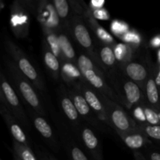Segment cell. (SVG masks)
<instances>
[{"label":"cell","instance_id":"4fadbf2b","mask_svg":"<svg viewBox=\"0 0 160 160\" xmlns=\"http://www.w3.org/2000/svg\"><path fill=\"white\" fill-rule=\"evenodd\" d=\"M28 115L32 120L33 126L36 129V131L41 134L42 138L45 139L48 145L55 151L58 150V142L57 139L55 137L53 133L52 128L50 126L47 120L42 116L38 115L34 111H28Z\"/></svg>","mask_w":160,"mask_h":160},{"label":"cell","instance_id":"60d3db41","mask_svg":"<svg viewBox=\"0 0 160 160\" xmlns=\"http://www.w3.org/2000/svg\"><path fill=\"white\" fill-rule=\"evenodd\" d=\"M158 112V115H159V120H160V111H159V112Z\"/></svg>","mask_w":160,"mask_h":160},{"label":"cell","instance_id":"f546056e","mask_svg":"<svg viewBox=\"0 0 160 160\" xmlns=\"http://www.w3.org/2000/svg\"><path fill=\"white\" fill-rule=\"evenodd\" d=\"M130 112H131L130 113H131V117H133V119L138 123H147L145 112H144L143 109H142V105L134 106V108L131 109V110Z\"/></svg>","mask_w":160,"mask_h":160},{"label":"cell","instance_id":"ba28073f","mask_svg":"<svg viewBox=\"0 0 160 160\" xmlns=\"http://www.w3.org/2000/svg\"><path fill=\"white\" fill-rule=\"evenodd\" d=\"M68 94L71 98L80 117L83 118V120L88 123L92 126H95L98 129H102L103 127L101 125V123H102L98 120L95 112L91 109L88 103L87 102L81 92L78 90V88L75 86L70 87L68 89Z\"/></svg>","mask_w":160,"mask_h":160},{"label":"cell","instance_id":"8992f818","mask_svg":"<svg viewBox=\"0 0 160 160\" xmlns=\"http://www.w3.org/2000/svg\"><path fill=\"white\" fill-rule=\"evenodd\" d=\"M85 22L84 17L78 15H72L68 28L70 29L74 40L86 52V54L92 58L95 62L98 63L96 49L95 48L93 40Z\"/></svg>","mask_w":160,"mask_h":160},{"label":"cell","instance_id":"ffe728a7","mask_svg":"<svg viewBox=\"0 0 160 160\" xmlns=\"http://www.w3.org/2000/svg\"><path fill=\"white\" fill-rule=\"evenodd\" d=\"M61 67V77L68 87H72L78 84L83 79V76L78 66L72 62L62 61Z\"/></svg>","mask_w":160,"mask_h":160},{"label":"cell","instance_id":"30bf717a","mask_svg":"<svg viewBox=\"0 0 160 160\" xmlns=\"http://www.w3.org/2000/svg\"><path fill=\"white\" fill-rule=\"evenodd\" d=\"M151 68L152 66L148 67L143 62L132 59L120 67L121 73L128 79L138 84L143 91L150 75Z\"/></svg>","mask_w":160,"mask_h":160},{"label":"cell","instance_id":"484cf974","mask_svg":"<svg viewBox=\"0 0 160 160\" xmlns=\"http://www.w3.org/2000/svg\"><path fill=\"white\" fill-rule=\"evenodd\" d=\"M67 149L70 155V160H89L87 155L84 152V149L77 145L76 142L67 139L66 143Z\"/></svg>","mask_w":160,"mask_h":160},{"label":"cell","instance_id":"1f68e13d","mask_svg":"<svg viewBox=\"0 0 160 160\" xmlns=\"http://www.w3.org/2000/svg\"><path fill=\"white\" fill-rule=\"evenodd\" d=\"M142 152L148 160H160V152L155 148L153 142L148 145Z\"/></svg>","mask_w":160,"mask_h":160},{"label":"cell","instance_id":"e575fe53","mask_svg":"<svg viewBox=\"0 0 160 160\" xmlns=\"http://www.w3.org/2000/svg\"><path fill=\"white\" fill-rule=\"evenodd\" d=\"M105 4H106V2L104 0H92L90 2L89 7L92 9H102V8L104 7Z\"/></svg>","mask_w":160,"mask_h":160},{"label":"cell","instance_id":"836d02e7","mask_svg":"<svg viewBox=\"0 0 160 160\" xmlns=\"http://www.w3.org/2000/svg\"><path fill=\"white\" fill-rule=\"evenodd\" d=\"M38 160H55V158L47 151L39 149L38 151Z\"/></svg>","mask_w":160,"mask_h":160},{"label":"cell","instance_id":"3957f363","mask_svg":"<svg viewBox=\"0 0 160 160\" xmlns=\"http://www.w3.org/2000/svg\"><path fill=\"white\" fill-rule=\"evenodd\" d=\"M4 47L19 70L33 84L35 89L40 92H45L46 85L43 78L33 65L26 53L7 36L4 38Z\"/></svg>","mask_w":160,"mask_h":160},{"label":"cell","instance_id":"f35d334b","mask_svg":"<svg viewBox=\"0 0 160 160\" xmlns=\"http://www.w3.org/2000/svg\"><path fill=\"white\" fill-rule=\"evenodd\" d=\"M12 155H13V160H20L17 156H16L15 154H13V153H12Z\"/></svg>","mask_w":160,"mask_h":160},{"label":"cell","instance_id":"b9f144b4","mask_svg":"<svg viewBox=\"0 0 160 160\" xmlns=\"http://www.w3.org/2000/svg\"><path fill=\"white\" fill-rule=\"evenodd\" d=\"M55 160H57V159H55Z\"/></svg>","mask_w":160,"mask_h":160},{"label":"cell","instance_id":"7c38bea8","mask_svg":"<svg viewBox=\"0 0 160 160\" xmlns=\"http://www.w3.org/2000/svg\"><path fill=\"white\" fill-rule=\"evenodd\" d=\"M0 113H1L8 129L12 135V140L31 148V144L28 142L26 134L22 129L21 125L13 117V115L11 113L10 111L6 108V106L2 102L0 105Z\"/></svg>","mask_w":160,"mask_h":160},{"label":"cell","instance_id":"7402d4cb","mask_svg":"<svg viewBox=\"0 0 160 160\" xmlns=\"http://www.w3.org/2000/svg\"><path fill=\"white\" fill-rule=\"evenodd\" d=\"M114 53L117 58V62L120 67L132 59L133 52L135 51L134 48L127 43H117L113 48Z\"/></svg>","mask_w":160,"mask_h":160},{"label":"cell","instance_id":"6da1fadb","mask_svg":"<svg viewBox=\"0 0 160 160\" xmlns=\"http://www.w3.org/2000/svg\"><path fill=\"white\" fill-rule=\"evenodd\" d=\"M77 66L86 82L98 93L105 95L112 101L124 107L121 98L112 87L109 77L104 70L92 58L87 54L81 53L78 57Z\"/></svg>","mask_w":160,"mask_h":160},{"label":"cell","instance_id":"ab89813d","mask_svg":"<svg viewBox=\"0 0 160 160\" xmlns=\"http://www.w3.org/2000/svg\"><path fill=\"white\" fill-rule=\"evenodd\" d=\"M158 59H159V62L160 63V49L158 52Z\"/></svg>","mask_w":160,"mask_h":160},{"label":"cell","instance_id":"7a4b0ae2","mask_svg":"<svg viewBox=\"0 0 160 160\" xmlns=\"http://www.w3.org/2000/svg\"><path fill=\"white\" fill-rule=\"evenodd\" d=\"M2 59L12 83L18 90L23 102L28 105V107L32 109V111L44 117L45 115V109L41 103L37 92H35V88L19 70L13 61L11 60L8 56H4Z\"/></svg>","mask_w":160,"mask_h":160},{"label":"cell","instance_id":"d6986e66","mask_svg":"<svg viewBox=\"0 0 160 160\" xmlns=\"http://www.w3.org/2000/svg\"><path fill=\"white\" fill-rule=\"evenodd\" d=\"M42 55H43L44 63L47 67V70L50 73L52 78L57 81L61 76V67H62L60 65V60L52 52L45 42H44Z\"/></svg>","mask_w":160,"mask_h":160},{"label":"cell","instance_id":"d590c367","mask_svg":"<svg viewBox=\"0 0 160 160\" xmlns=\"http://www.w3.org/2000/svg\"><path fill=\"white\" fill-rule=\"evenodd\" d=\"M155 81L160 94V63L155 65Z\"/></svg>","mask_w":160,"mask_h":160},{"label":"cell","instance_id":"9a60e30c","mask_svg":"<svg viewBox=\"0 0 160 160\" xmlns=\"http://www.w3.org/2000/svg\"><path fill=\"white\" fill-rule=\"evenodd\" d=\"M84 9H85V14L84 17V19L88 24L89 28L92 30L95 37L99 40L100 44H104V45H109V46L114 48L117 44L115 38L109 32H107L102 27L100 26L99 23L92 16L90 7L86 6L85 3H84Z\"/></svg>","mask_w":160,"mask_h":160},{"label":"cell","instance_id":"9c48e42d","mask_svg":"<svg viewBox=\"0 0 160 160\" xmlns=\"http://www.w3.org/2000/svg\"><path fill=\"white\" fill-rule=\"evenodd\" d=\"M77 134L82 142L83 148L92 160H103L101 144L95 131L88 124L82 123Z\"/></svg>","mask_w":160,"mask_h":160},{"label":"cell","instance_id":"277c9868","mask_svg":"<svg viewBox=\"0 0 160 160\" xmlns=\"http://www.w3.org/2000/svg\"><path fill=\"white\" fill-rule=\"evenodd\" d=\"M99 95L106 108L109 128L113 130L117 134L128 133L137 129V122L133 119L130 112L125 111L124 107L112 101L105 95L101 94H99Z\"/></svg>","mask_w":160,"mask_h":160},{"label":"cell","instance_id":"5bb4252c","mask_svg":"<svg viewBox=\"0 0 160 160\" xmlns=\"http://www.w3.org/2000/svg\"><path fill=\"white\" fill-rule=\"evenodd\" d=\"M118 136L124 145L133 152L144 151L148 145L152 143L146 134L138 128L130 132L119 134Z\"/></svg>","mask_w":160,"mask_h":160},{"label":"cell","instance_id":"d6a6232c","mask_svg":"<svg viewBox=\"0 0 160 160\" xmlns=\"http://www.w3.org/2000/svg\"><path fill=\"white\" fill-rule=\"evenodd\" d=\"M91 9V8H90ZM92 14L95 20H108L109 19V14L106 9L104 8L97 9H92Z\"/></svg>","mask_w":160,"mask_h":160},{"label":"cell","instance_id":"f1b7e54d","mask_svg":"<svg viewBox=\"0 0 160 160\" xmlns=\"http://www.w3.org/2000/svg\"><path fill=\"white\" fill-rule=\"evenodd\" d=\"M120 38L123 39L125 43L130 45L135 49L138 48V45L141 43V37L136 31H128Z\"/></svg>","mask_w":160,"mask_h":160},{"label":"cell","instance_id":"4316f807","mask_svg":"<svg viewBox=\"0 0 160 160\" xmlns=\"http://www.w3.org/2000/svg\"><path fill=\"white\" fill-rule=\"evenodd\" d=\"M138 128L142 130L147 137L154 143L156 142L160 146V125L159 126H152L148 123H138Z\"/></svg>","mask_w":160,"mask_h":160},{"label":"cell","instance_id":"8fae6325","mask_svg":"<svg viewBox=\"0 0 160 160\" xmlns=\"http://www.w3.org/2000/svg\"><path fill=\"white\" fill-rule=\"evenodd\" d=\"M37 12L38 19L42 24V28H48L56 32L62 29V25H60L61 21L56 13L52 2H39L37 7Z\"/></svg>","mask_w":160,"mask_h":160},{"label":"cell","instance_id":"d4e9b609","mask_svg":"<svg viewBox=\"0 0 160 160\" xmlns=\"http://www.w3.org/2000/svg\"><path fill=\"white\" fill-rule=\"evenodd\" d=\"M12 153L20 160H38L31 147L23 145L12 140Z\"/></svg>","mask_w":160,"mask_h":160},{"label":"cell","instance_id":"5b68a950","mask_svg":"<svg viewBox=\"0 0 160 160\" xmlns=\"http://www.w3.org/2000/svg\"><path fill=\"white\" fill-rule=\"evenodd\" d=\"M0 81H1V88H0L1 102L6 106V108L10 111L11 113L17 119L21 126H23L25 129H29V120L27 117L24 109L21 105L20 98L12 86L8 81L7 78L5 77L2 71L0 73Z\"/></svg>","mask_w":160,"mask_h":160},{"label":"cell","instance_id":"74e56055","mask_svg":"<svg viewBox=\"0 0 160 160\" xmlns=\"http://www.w3.org/2000/svg\"><path fill=\"white\" fill-rule=\"evenodd\" d=\"M151 45H152L153 47L160 46V36H156L152 39Z\"/></svg>","mask_w":160,"mask_h":160},{"label":"cell","instance_id":"e0dca14e","mask_svg":"<svg viewBox=\"0 0 160 160\" xmlns=\"http://www.w3.org/2000/svg\"><path fill=\"white\" fill-rule=\"evenodd\" d=\"M144 92L147 104L156 112L160 111V94L155 81V65L152 66L151 72L147 80Z\"/></svg>","mask_w":160,"mask_h":160},{"label":"cell","instance_id":"cb8c5ba5","mask_svg":"<svg viewBox=\"0 0 160 160\" xmlns=\"http://www.w3.org/2000/svg\"><path fill=\"white\" fill-rule=\"evenodd\" d=\"M43 32L45 37V42L48 45L52 52L59 58V60L62 61V53H61L60 46H59L57 32L51 29H48V28H43Z\"/></svg>","mask_w":160,"mask_h":160},{"label":"cell","instance_id":"44dd1931","mask_svg":"<svg viewBox=\"0 0 160 160\" xmlns=\"http://www.w3.org/2000/svg\"><path fill=\"white\" fill-rule=\"evenodd\" d=\"M57 34L58 38H59L61 53H62V59L61 62L67 61V62H72V63L77 65L78 57H77L74 48H73L70 39H69L68 36L65 34V32H63L62 29L58 31Z\"/></svg>","mask_w":160,"mask_h":160},{"label":"cell","instance_id":"4dcf8cb0","mask_svg":"<svg viewBox=\"0 0 160 160\" xmlns=\"http://www.w3.org/2000/svg\"><path fill=\"white\" fill-rule=\"evenodd\" d=\"M111 29H112V32L117 34L118 36H122L124 34H126L128 31H129V27L128 24L124 23H121V22L118 21V20H115L112 23V26H111Z\"/></svg>","mask_w":160,"mask_h":160},{"label":"cell","instance_id":"83f0119b","mask_svg":"<svg viewBox=\"0 0 160 160\" xmlns=\"http://www.w3.org/2000/svg\"><path fill=\"white\" fill-rule=\"evenodd\" d=\"M142 109H143L144 112H145V118H146V122L148 124L152 125V126H159L160 125V120L158 112L155 109L150 107L147 104L146 101L142 103Z\"/></svg>","mask_w":160,"mask_h":160},{"label":"cell","instance_id":"ac0fdd59","mask_svg":"<svg viewBox=\"0 0 160 160\" xmlns=\"http://www.w3.org/2000/svg\"><path fill=\"white\" fill-rule=\"evenodd\" d=\"M28 17L26 9L21 6H13V9L11 16V24L13 28L14 33L17 36H24L28 31Z\"/></svg>","mask_w":160,"mask_h":160},{"label":"cell","instance_id":"603a6c76","mask_svg":"<svg viewBox=\"0 0 160 160\" xmlns=\"http://www.w3.org/2000/svg\"><path fill=\"white\" fill-rule=\"evenodd\" d=\"M52 4L61 23L62 24H67L68 28L71 20V17H70V10H71L70 2L67 0H54L52 1Z\"/></svg>","mask_w":160,"mask_h":160},{"label":"cell","instance_id":"2e32d148","mask_svg":"<svg viewBox=\"0 0 160 160\" xmlns=\"http://www.w3.org/2000/svg\"><path fill=\"white\" fill-rule=\"evenodd\" d=\"M59 102H60V106L63 111L64 115L66 116L67 120L71 124L72 128L75 129V131H78L81 125L82 124L80 115L72 101L71 98L69 95V94L64 93L62 92L59 95Z\"/></svg>","mask_w":160,"mask_h":160},{"label":"cell","instance_id":"8d00e7d4","mask_svg":"<svg viewBox=\"0 0 160 160\" xmlns=\"http://www.w3.org/2000/svg\"><path fill=\"white\" fill-rule=\"evenodd\" d=\"M135 160H148L142 152H133Z\"/></svg>","mask_w":160,"mask_h":160},{"label":"cell","instance_id":"52a82bcc","mask_svg":"<svg viewBox=\"0 0 160 160\" xmlns=\"http://www.w3.org/2000/svg\"><path fill=\"white\" fill-rule=\"evenodd\" d=\"M74 86L78 88V90L82 94L87 102L88 103L91 109L93 110V112H95L98 120L103 124H105L106 127L109 128L107 123V118H106V108H105L104 104H103L102 101L100 98L99 94L86 82L84 78L78 84H75Z\"/></svg>","mask_w":160,"mask_h":160}]
</instances>
